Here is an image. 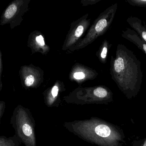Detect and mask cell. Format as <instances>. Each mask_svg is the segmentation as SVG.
<instances>
[{
    "label": "cell",
    "instance_id": "7a4b0ae2",
    "mask_svg": "<svg viewBox=\"0 0 146 146\" xmlns=\"http://www.w3.org/2000/svg\"><path fill=\"white\" fill-rule=\"evenodd\" d=\"M10 123L21 143L25 146H36L35 121L29 108L21 105L16 107Z\"/></svg>",
    "mask_w": 146,
    "mask_h": 146
},
{
    "label": "cell",
    "instance_id": "8fae6325",
    "mask_svg": "<svg viewBox=\"0 0 146 146\" xmlns=\"http://www.w3.org/2000/svg\"><path fill=\"white\" fill-rule=\"evenodd\" d=\"M131 5L139 7H146V0H126Z\"/></svg>",
    "mask_w": 146,
    "mask_h": 146
},
{
    "label": "cell",
    "instance_id": "ba28073f",
    "mask_svg": "<svg viewBox=\"0 0 146 146\" xmlns=\"http://www.w3.org/2000/svg\"><path fill=\"white\" fill-rule=\"evenodd\" d=\"M21 143L16 135L9 137L5 135L0 137V146H20Z\"/></svg>",
    "mask_w": 146,
    "mask_h": 146
},
{
    "label": "cell",
    "instance_id": "8992f818",
    "mask_svg": "<svg viewBox=\"0 0 146 146\" xmlns=\"http://www.w3.org/2000/svg\"><path fill=\"white\" fill-rule=\"evenodd\" d=\"M126 22L129 26L133 29L138 35L146 42V29L141 20L137 17H129L127 18Z\"/></svg>",
    "mask_w": 146,
    "mask_h": 146
},
{
    "label": "cell",
    "instance_id": "9a60e30c",
    "mask_svg": "<svg viewBox=\"0 0 146 146\" xmlns=\"http://www.w3.org/2000/svg\"><path fill=\"white\" fill-rule=\"evenodd\" d=\"M36 40L37 43L39 44L40 46H44L45 45V42H44V39L41 35H40L39 36H37L36 38Z\"/></svg>",
    "mask_w": 146,
    "mask_h": 146
},
{
    "label": "cell",
    "instance_id": "9c48e42d",
    "mask_svg": "<svg viewBox=\"0 0 146 146\" xmlns=\"http://www.w3.org/2000/svg\"><path fill=\"white\" fill-rule=\"evenodd\" d=\"M89 24V21H85V22H84L83 23L78 26L76 29L75 33H74V35L72 37L73 38L70 42L71 43H73L75 42L74 41L75 40H76V39H78V37H80V36H81L82 35L84 31L87 29V27H88Z\"/></svg>",
    "mask_w": 146,
    "mask_h": 146
},
{
    "label": "cell",
    "instance_id": "2e32d148",
    "mask_svg": "<svg viewBox=\"0 0 146 146\" xmlns=\"http://www.w3.org/2000/svg\"><path fill=\"white\" fill-rule=\"evenodd\" d=\"M144 25H145V27H146V24H145V23H144Z\"/></svg>",
    "mask_w": 146,
    "mask_h": 146
},
{
    "label": "cell",
    "instance_id": "e0dca14e",
    "mask_svg": "<svg viewBox=\"0 0 146 146\" xmlns=\"http://www.w3.org/2000/svg\"><path fill=\"white\" fill-rule=\"evenodd\" d=\"M144 146H146V143H145V145H144Z\"/></svg>",
    "mask_w": 146,
    "mask_h": 146
},
{
    "label": "cell",
    "instance_id": "3957f363",
    "mask_svg": "<svg viewBox=\"0 0 146 146\" xmlns=\"http://www.w3.org/2000/svg\"><path fill=\"white\" fill-rule=\"evenodd\" d=\"M117 9V3L112 5L102 12L90 28L87 36L81 43V46H86L103 35L109 29L114 20Z\"/></svg>",
    "mask_w": 146,
    "mask_h": 146
},
{
    "label": "cell",
    "instance_id": "5bb4252c",
    "mask_svg": "<svg viewBox=\"0 0 146 146\" xmlns=\"http://www.w3.org/2000/svg\"><path fill=\"white\" fill-rule=\"evenodd\" d=\"M74 78L76 79H83L85 78L86 75L83 72H77L74 73L73 75Z\"/></svg>",
    "mask_w": 146,
    "mask_h": 146
},
{
    "label": "cell",
    "instance_id": "4fadbf2b",
    "mask_svg": "<svg viewBox=\"0 0 146 146\" xmlns=\"http://www.w3.org/2000/svg\"><path fill=\"white\" fill-rule=\"evenodd\" d=\"M5 109V102H0V118H1V119L2 117L4 115Z\"/></svg>",
    "mask_w": 146,
    "mask_h": 146
},
{
    "label": "cell",
    "instance_id": "277c9868",
    "mask_svg": "<svg viewBox=\"0 0 146 146\" xmlns=\"http://www.w3.org/2000/svg\"><path fill=\"white\" fill-rule=\"evenodd\" d=\"M112 96L111 91L108 88L101 85L89 90L84 95L66 100V101L68 103L82 105L100 103L111 101Z\"/></svg>",
    "mask_w": 146,
    "mask_h": 146
},
{
    "label": "cell",
    "instance_id": "5b68a950",
    "mask_svg": "<svg viewBox=\"0 0 146 146\" xmlns=\"http://www.w3.org/2000/svg\"><path fill=\"white\" fill-rule=\"evenodd\" d=\"M122 37L133 43L146 54V42L143 40L133 30L126 28L122 31Z\"/></svg>",
    "mask_w": 146,
    "mask_h": 146
},
{
    "label": "cell",
    "instance_id": "30bf717a",
    "mask_svg": "<svg viewBox=\"0 0 146 146\" xmlns=\"http://www.w3.org/2000/svg\"><path fill=\"white\" fill-rule=\"evenodd\" d=\"M17 10V7L15 4H12L6 11L5 17L7 19H10L15 15Z\"/></svg>",
    "mask_w": 146,
    "mask_h": 146
},
{
    "label": "cell",
    "instance_id": "7c38bea8",
    "mask_svg": "<svg viewBox=\"0 0 146 146\" xmlns=\"http://www.w3.org/2000/svg\"><path fill=\"white\" fill-rule=\"evenodd\" d=\"M34 81H35V77L32 75H30L29 76L27 77L25 83L27 87H30L33 84Z\"/></svg>",
    "mask_w": 146,
    "mask_h": 146
},
{
    "label": "cell",
    "instance_id": "52a82bcc",
    "mask_svg": "<svg viewBox=\"0 0 146 146\" xmlns=\"http://www.w3.org/2000/svg\"><path fill=\"white\" fill-rule=\"evenodd\" d=\"M112 45L110 44L109 42L107 40L103 41L97 53V56L100 62L102 64H106L107 61L108 56L109 50Z\"/></svg>",
    "mask_w": 146,
    "mask_h": 146
},
{
    "label": "cell",
    "instance_id": "6da1fadb",
    "mask_svg": "<svg viewBox=\"0 0 146 146\" xmlns=\"http://www.w3.org/2000/svg\"><path fill=\"white\" fill-rule=\"evenodd\" d=\"M110 71L112 79L128 98L138 94L142 83L141 62L123 44H118L115 56L111 57Z\"/></svg>",
    "mask_w": 146,
    "mask_h": 146
}]
</instances>
